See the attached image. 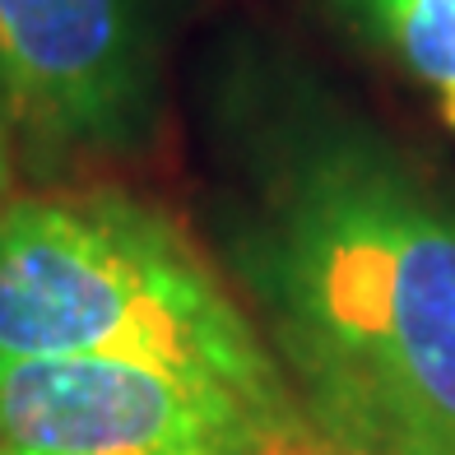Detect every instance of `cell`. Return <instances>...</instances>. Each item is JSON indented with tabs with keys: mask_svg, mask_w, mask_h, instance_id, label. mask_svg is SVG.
<instances>
[{
	"mask_svg": "<svg viewBox=\"0 0 455 455\" xmlns=\"http://www.w3.org/2000/svg\"><path fill=\"white\" fill-rule=\"evenodd\" d=\"M237 265L307 427L348 455H455V210L367 140L270 177Z\"/></svg>",
	"mask_w": 455,
	"mask_h": 455,
	"instance_id": "cell-1",
	"label": "cell"
},
{
	"mask_svg": "<svg viewBox=\"0 0 455 455\" xmlns=\"http://www.w3.org/2000/svg\"><path fill=\"white\" fill-rule=\"evenodd\" d=\"M47 358H140L293 400L200 246L116 191L0 200V363Z\"/></svg>",
	"mask_w": 455,
	"mask_h": 455,
	"instance_id": "cell-2",
	"label": "cell"
},
{
	"mask_svg": "<svg viewBox=\"0 0 455 455\" xmlns=\"http://www.w3.org/2000/svg\"><path fill=\"white\" fill-rule=\"evenodd\" d=\"M293 400L140 358L0 363V455H283Z\"/></svg>",
	"mask_w": 455,
	"mask_h": 455,
	"instance_id": "cell-3",
	"label": "cell"
},
{
	"mask_svg": "<svg viewBox=\"0 0 455 455\" xmlns=\"http://www.w3.org/2000/svg\"><path fill=\"white\" fill-rule=\"evenodd\" d=\"M0 93L52 144H135L154 108L144 0H0Z\"/></svg>",
	"mask_w": 455,
	"mask_h": 455,
	"instance_id": "cell-4",
	"label": "cell"
},
{
	"mask_svg": "<svg viewBox=\"0 0 455 455\" xmlns=\"http://www.w3.org/2000/svg\"><path fill=\"white\" fill-rule=\"evenodd\" d=\"M400 60L437 93L455 121V0H363Z\"/></svg>",
	"mask_w": 455,
	"mask_h": 455,
	"instance_id": "cell-5",
	"label": "cell"
},
{
	"mask_svg": "<svg viewBox=\"0 0 455 455\" xmlns=\"http://www.w3.org/2000/svg\"><path fill=\"white\" fill-rule=\"evenodd\" d=\"M283 455H348V451H339V446H330L325 437H316L312 427H302L293 442L283 446Z\"/></svg>",
	"mask_w": 455,
	"mask_h": 455,
	"instance_id": "cell-6",
	"label": "cell"
},
{
	"mask_svg": "<svg viewBox=\"0 0 455 455\" xmlns=\"http://www.w3.org/2000/svg\"><path fill=\"white\" fill-rule=\"evenodd\" d=\"M5 177H10V102L0 93V191H5Z\"/></svg>",
	"mask_w": 455,
	"mask_h": 455,
	"instance_id": "cell-7",
	"label": "cell"
}]
</instances>
